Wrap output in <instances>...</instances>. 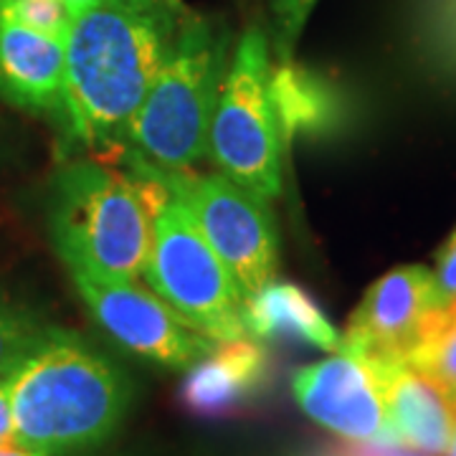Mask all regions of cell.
I'll return each mask as SVG.
<instances>
[{
    "mask_svg": "<svg viewBox=\"0 0 456 456\" xmlns=\"http://www.w3.org/2000/svg\"><path fill=\"white\" fill-rule=\"evenodd\" d=\"M150 213V254L142 277L188 325L216 342L248 338L244 294L191 216L147 170L130 165Z\"/></svg>",
    "mask_w": 456,
    "mask_h": 456,
    "instance_id": "5",
    "label": "cell"
},
{
    "mask_svg": "<svg viewBox=\"0 0 456 456\" xmlns=\"http://www.w3.org/2000/svg\"><path fill=\"white\" fill-rule=\"evenodd\" d=\"M51 327L31 310L8 297H0V380H8L44 342Z\"/></svg>",
    "mask_w": 456,
    "mask_h": 456,
    "instance_id": "17",
    "label": "cell"
},
{
    "mask_svg": "<svg viewBox=\"0 0 456 456\" xmlns=\"http://www.w3.org/2000/svg\"><path fill=\"white\" fill-rule=\"evenodd\" d=\"M449 401H452V406H454V411H456V388H452V391H449Z\"/></svg>",
    "mask_w": 456,
    "mask_h": 456,
    "instance_id": "26",
    "label": "cell"
},
{
    "mask_svg": "<svg viewBox=\"0 0 456 456\" xmlns=\"http://www.w3.org/2000/svg\"><path fill=\"white\" fill-rule=\"evenodd\" d=\"M0 456H44V454L31 452V449H20V446H16V444H8V446L3 449V454Z\"/></svg>",
    "mask_w": 456,
    "mask_h": 456,
    "instance_id": "24",
    "label": "cell"
},
{
    "mask_svg": "<svg viewBox=\"0 0 456 456\" xmlns=\"http://www.w3.org/2000/svg\"><path fill=\"white\" fill-rule=\"evenodd\" d=\"M180 388V403L193 416L224 419L248 406L266 378V353L259 342H218L203 360H198Z\"/></svg>",
    "mask_w": 456,
    "mask_h": 456,
    "instance_id": "13",
    "label": "cell"
},
{
    "mask_svg": "<svg viewBox=\"0 0 456 456\" xmlns=\"http://www.w3.org/2000/svg\"><path fill=\"white\" fill-rule=\"evenodd\" d=\"M3 449H5V446H0V454H3Z\"/></svg>",
    "mask_w": 456,
    "mask_h": 456,
    "instance_id": "27",
    "label": "cell"
},
{
    "mask_svg": "<svg viewBox=\"0 0 456 456\" xmlns=\"http://www.w3.org/2000/svg\"><path fill=\"white\" fill-rule=\"evenodd\" d=\"M345 456H434L406 444H353Z\"/></svg>",
    "mask_w": 456,
    "mask_h": 456,
    "instance_id": "21",
    "label": "cell"
},
{
    "mask_svg": "<svg viewBox=\"0 0 456 456\" xmlns=\"http://www.w3.org/2000/svg\"><path fill=\"white\" fill-rule=\"evenodd\" d=\"M375 370L398 444L441 456L454 434L456 411L449 393L406 360H378Z\"/></svg>",
    "mask_w": 456,
    "mask_h": 456,
    "instance_id": "12",
    "label": "cell"
},
{
    "mask_svg": "<svg viewBox=\"0 0 456 456\" xmlns=\"http://www.w3.org/2000/svg\"><path fill=\"white\" fill-rule=\"evenodd\" d=\"M274 20V53L279 61H292L294 46L305 31L317 0H266Z\"/></svg>",
    "mask_w": 456,
    "mask_h": 456,
    "instance_id": "19",
    "label": "cell"
},
{
    "mask_svg": "<svg viewBox=\"0 0 456 456\" xmlns=\"http://www.w3.org/2000/svg\"><path fill=\"white\" fill-rule=\"evenodd\" d=\"M3 5L28 28L59 41H66L74 20L64 0H3Z\"/></svg>",
    "mask_w": 456,
    "mask_h": 456,
    "instance_id": "18",
    "label": "cell"
},
{
    "mask_svg": "<svg viewBox=\"0 0 456 456\" xmlns=\"http://www.w3.org/2000/svg\"><path fill=\"white\" fill-rule=\"evenodd\" d=\"M13 444L44 456L97 446L119 426L130 386L119 368L77 335L51 327L8 378Z\"/></svg>",
    "mask_w": 456,
    "mask_h": 456,
    "instance_id": "2",
    "label": "cell"
},
{
    "mask_svg": "<svg viewBox=\"0 0 456 456\" xmlns=\"http://www.w3.org/2000/svg\"><path fill=\"white\" fill-rule=\"evenodd\" d=\"M272 97L284 145L294 134L330 130L340 114L335 92L314 71L294 64V59L272 66Z\"/></svg>",
    "mask_w": 456,
    "mask_h": 456,
    "instance_id": "15",
    "label": "cell"
},
{
    "mask_svg": "<svg viewBox=\"0 0 456 456\" xmlns=\"http://www.w3.org/2000/svg\"><path fill=\"white\" fill-rule=\"evenodd\" d=\"M183 0H102L64 41V127L99 152H122L132 117L178 41Z\"/></svg>",
    "mask_w": 456,
    "mask_h": 456,
    "instance_id": "1",
    "label": "cell"
},
{
    "mask_svg": "<svg viewBox=\"0 0 456 456\" xmlns=\"http://www.w3.org/2000/svg\"><path fill=\"white\" fill-rule=\"evenodd\" d=\"M441 456H456V424H454V434H452V441H449L446 452H444Z\"/></svg>",
    "mask_w": 456,
    "mask_h": 456,
    "instance_id": "25",
    "label": "cell"
},
{
    "mask_svg": "<svg viewBox=\"0 0 456 456\" xmlns=\"http://www.w3.org/2000/svg\"><path fill=\"white\" fill-rule=\"evenodd\" d=\"M208 150L218 170L261 200L281 193L284 137L272 97L269 38L248 26L226 69L211 122Z\"/></svg>",
    "mask_w": 456,
    "mask_h": 456,
    "instance_id": "6",
    "label": "cell"
},
{
    "mask_svg": "<svg viewBox=\"0 0 456 456\" xmlns=\"http://www.w3.org/2000/svg\"><path fill=\"white\" fill-rule=\"evenodd\" d=\"M228 36L191 13L170 56L132 117L122 155L163 173H188L208 155L218 92L226 77Z\"/></svg>",
    "mask_w": 456,
    "mask_h": 456,
    "instance_id": "4",
    "label": "cell"
},
{
    "mask_svg": "<svg viewBox=\"0 0 456 456\" xmlns=\"http://www.w3.org/2000/svg\"><path fill=\"white\" fill-rule=\"evenodd\" d=\"M294 395L312 421L353 444H398L375 362L340 347L294 373Z\"/></svg>",
    "mask_w": 456,
    "mask_h": 456,
    "instance_id": "9",
    "label": "cell"
},
{
    "mask_svg": "<svg viewBox=\"0 0 456 456\" xmlns=\"http://www.w3.org/2000/svg\"><path fill=\"white\" fill-rule=\"evenodd\" d=\"M244 327L248 338L305 342L325 353H338L342 342V335L310 294L287 281H269L246 299Z\"/></svg>",
    "mask_w": 456,
    "mask_h": 456,
    "instance_id": "14",
    "label": "cell"
},
{
    "mask_svg": "<svg viewBox=\"0 0 456 456\" xmlns=\"http://www.w3.org/2000/svg\"><path fill=\"white\" fill-rule=\"evenodd\" d=\"M71 279L92 317L140 358L183 370L193 368L218 345L188 325L158 294H150L134 281Z\"/></svg>",
    "mask_w": 456,
    "mask_h": 456,
    "instance_id": "8",
    "label": "cell"
},
{
    "mask_svg": "<svg viewBox=\"0 0 456 456\" xmlns=\"http://www.w3.org/2000/svg\"><path fill=\"white\" fill-rule=\"evenodd\" d=\"M406 362L439 383L446 393L456 388V305L431 314Z\"/></svg>",
    "mask_w": 456,
    "mask_h": 456,
    "instance_id": "16",
    "label": "cell"
},
{
    "mask_svg": "<svg viewBox=\"0 0 456 456\" xmlns=\"http://www.w3.org/2000/svg\"><path fill=\"white\" fill-rule=\"evenodd\" d=\"M434 281L439 292L441 307H454L456 305V228L446 244L441 246L436 254V269H434Z\"/></svg>",
    "mask_w": 456,
    "mask_h": 456,
    "instance_id": "20",
    "label": "cell"
},
{
    "mask_svg": "<svg viewBox=\"0 0 456 456\" xmlns=\"http://www.w3.org/2000/svg\"><path fill=\"white\" fill-rule=\"evenodd\" d=\"M51 241L71 277L134 281L145 274L150 213L137 180L97 160H74L53 180Z\"/></svg>",
    "mask_w": 456,
    "mask_h": 456,
    "instance_id": "3",
    "label": "cell"
},
{
    "mask_svg": "<svg viewBox=\"0 0 456 456\" xmlns=\"http://www.w3.org/2000/svg\"><path fill=\"white\" fill-rule=\"evenodd\" d=\"M97 3H102V0H64V5L69 8L71 18L79 16V13H84L86 8H92V5H97Z\"/></svg>",
    "mask_w": 456,
    "mask_h": 456,
    "instance_id": "23",
    "label": "cell"
},
{
    "mask_svg": "<svg viewBox=\"0 0 456 456\" xmlns=\"http://www.w3.org/2000/svg\"><path fill=\"white\" fill-rule=\"evenodd\" d=\"M441 310L434 272L421 264L395 266L365 292L340 347L378 360H406L431 314Z\"/></svg>",
    "mask_w": 456,
    "mask_h": 456,
    "instance_id": "10",
    "label": "cell"
},
{
    "mask_svg": "<svg viewBox=\"0 0 456 456\" xmlns=\"http://www.w3.org/2000/svg\"><path fill=\"white\" fill-rule=\"evenodd\" d=\"M13 444V403L8 380H0V446Z\"/></svg>",
    "mask_w": 456,
    "mask_h": 456,
    "instance_id": "22",
    "label": "cell"
},
{
    "mask_svg": "<svg viewBox=\"0 0 456 456\" xmlns=\"http://www.w3.org/2000/svg\"><path fill=\"white\" fill-rule=\"evenodd\" d=\"M64 41L28 28L0 0V97L64 119Z\"/></svg>",
    "mask_w": 456,
    "mask_h": 456,
    "instance_id": "11",
    "label": "cell"
},
{
    "mask_svg": "<svg viewBox=\"0 0 456 456\" xmlns=\"http://www.w3.org/2000/svg\"><path fill=\"white\" fill-rule=\"evenodd\" d=\"M125 158L130 165H137L160 180L165 191L185 208L216 256L224 261L228 274L239 284L244 299L274 281L279 246L266 200L248 193L224 173H163L130 155Z\"/></svg>",
    "mask_w": 456,
    "mask_h": 456,
    "instance_id": "7",
    "label": "cell"
}]
</instances>
